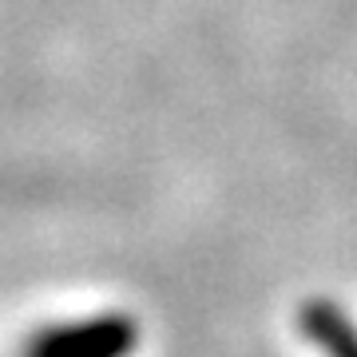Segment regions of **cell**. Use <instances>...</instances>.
Listing matches in <instances>:
<instances>
[{
  "instance_id": "2",
  "label": "cell",
  "mask_w": 357,
  "mask_h": 357,
  "mask_svg": "<svg viewBox=\"0 0 357 357\" xmlns=\"http://www.w3.org/2000/svg\"><path fill=\"white\" fill-rule=\"evenodd\" d=\"M298 326L326 357H357V326L345 318L342 306L326 298H310L298 314Z\"/></svg>"
},
{
  "instance_id": "1",
  "label": "cell",
  "mask_w": 357,
  "mask_h": 357,
  "mask_svg": "<svg viewBox=\"0 0 357 357\" xmlns=\"http://www.w3.org/2000/svg\"><path fill=\"white\" fill-rule=\"evenodd\" d=\"M139 321L128 310H100L88 318L52 321L28 333L20 357H135Z\"/></svg>"
}]
</instances>
